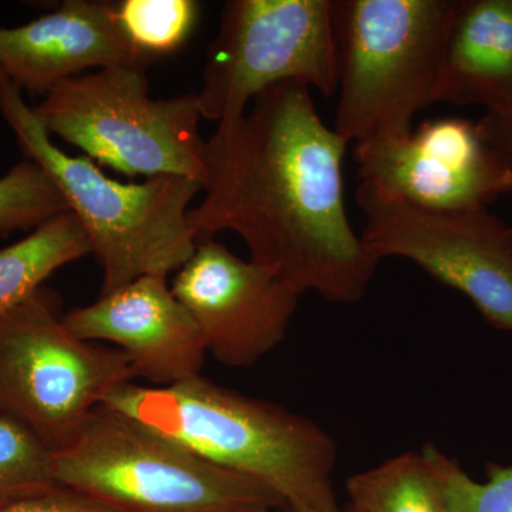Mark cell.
I'll list each match as a JSON object with an SVG mask.
<instances>
[{
  "instance_id": "1",
  "label": "cell",
  "mask_w": 512,
  "mask_h": 512,
  "mask_svg": "<svg viewBox=\"0 0 512 512\" xmlns=\"http://www.w3.org/2000/svg\"><path fill=\"white\" fill-rule=\"evenodd\" d=\"M349 141L320 119L311 89L285 82L205 144L204 200L188 212L195 242L221 231L299 295L335 303L366 295L380 259L350 225L343 158Z\"/></svg>"
},
{
  "instance_id": "2",
  "label": "cell",
  "mask_w": 512,
  "mask_h": 512,
  "mask_svg": "<svg viewBox=\"0 0 512 512\" xmlns=\"http://www.w3.org/2000/svg\"><path fill=\"white\" fill-rule=\"evenodd\" d=\"M101 406L225 470L266 485L301 512H340L335 441L319 424L202 376L168 387L130 382Z\"/></svg>"
},
{
  "instance_id": "3",
  "label": "cell",
  "mask_w": 512,
  "mask_h": 512,
  "mask_svg": "<svg viewBox=\"0 0 512 512\" xmlns=\"http://www.w3.org/2000/svg\"><path fill=\"white\" fill-rule=\"evenodd\" d=\"M0 113L25 158L49 174L76 215L103 269L100 296L148 275L178 271L197 249L188 222L200 181L157 175L140 184L107 177L89 157H72L53 143L32 107L0 70Z\"/></svg>"
},
{
  "instance_id": "4",
  "label": "cell",
  "mask_w": 512,
  "mask_h": 512,
  "mask_svg": "<svg viewBox=\"0 0 512 512\" xmlns=\"http://www.w3.org/2000/svg\"><path fill=\"white\" fill-rule=\"evenodd\" d=\"M460 0H332L338 53L335 131L349 143L403 137L443 96Z\"/></svg>"
},
{
  "instance_id": "5",
  "label": "cell",
  "mask_w": 512,
  "mask_h": 512,
  "mask_svg": "<svg viewBox=\"0 0 512 512\" xmlns=\"http://www.w3.org/2000/svg\"><path fill=\"white\" fill-rule=\"evenodd\" d=\"M53 476L114 512H272L285 505L266 485L103 406L53 453Z\"/></svg>"
},
{
  "instance_id": "6",
  "label": "cell",
  "mask_w": 512,
  "mask_h": 512,
  "mask_svg": "<svg viewBox=\"0 0 512 512\" xmlns=\"http://www.w3.org/2000/svg\"><path fill=\"white\" fill-rule=\"evenodd\" d=\"M47 133L97 163L136 177L207 178L197 94L153 99L146 67L111 66L69 77L32 107Z\"/></svg>"
},
{
  "instance_id": "7",
  "label": "cell",
  "mask_w": 512,
  "mask_h": 512,
  "mask_svg": "<svg viewBox=\"0 0 512 512\" xmlns=\"http://www.w3.org/2000/svg\"><path fill=\"white\" fill-rule=\"evenodd\" d=\"M130 360L73 335L55 292L40 288L0 316V416L56 453L107 396L134 382Z\"/></svg>"
},
{
  "instance_id": "8",
  "label": "cell",
  "mask_w": 512,
  "mask_h": 512,
  "mask_svg": "<svg viewBox=\"0 0 512 512\" xmlns=\"http://www.w3.org/2000/svg\"><path fill=\"white\" fill-rule=\"evenodd\" d=\"M338 92L332 0H229L208 47L197 93L201 117L229 126L279 83Z\"/></svg>"
},
{
  "instance_id": "9",
  "label": "cell",
  "mask_w": 512,
  "mask_h": 512,
  "mask_svg": "<svg viewBox=\"0 0 512 512\" xmlns=\"http://www.w3.org/2000/svg\"><path fill=\"white\" fill-rule=\"evenodd\" d=\"M356 201L365 218L360 237L380 261L409 259L466 295L493 328L512 333V225L488 208L417 207L366 181Z\"/></svg>"
},
{
  "instance_id": "10",
  "label": "cell",
  "mask_w": 512,
  "mask_h": 512,
  "mask_svg": "<svg viewBox=\"0 0 512 512\" xmlns=\"http://www.w3.org/2000/svg\"><path fill=\"white\" fill-rule=\"evenodd\" d=\"M360 180L417 207L487 208L512 191V161L478 133L477 123L443 117L403 137L356 144Z\"/></svg>"
},
{
  "instance_id": "11",
  "label": "cell",
  "mask_w": 512,
  "mask_h": 512,
  "mask_svg": "<svg viewBox=\"0 0 512 512\" xmlns=\"http://www.w3.org/2000/svg\"><path fill=\"white\" fill-rule=\"evenodd\" d=\"M171 291L197 323L207 352L231 367L254 366L278 348L302 296L215 239L197 245Z\"/></svg>"
},
{
  "instance_id": "12",
  "label": "cell",
  "mask_w": 512,
  "mask_h": 512,
  "mask_svg": "<svg viewBox=\"0 0 512 512\" xmlns=\"http://www.w3.org/2000/svg\"><path fill=\"white\" fill-rule=\"evenodd\" d=\"M63 322L77 338L113 343L130 360L136 379L148 386H174L201 376L208 353L167 276L138 278L92 305L72 309Z\"/></svg>"
},
{
  "instance_id": "13",
  "label": "cell",
  "mask_w": 512,
  "mask_h": 512,
  "mask_svg": "<svg viewBox=\"0 0 512 512\" xmlns=\"http://www.w3.org/2000/svg\"><path fill=\"white\" fill-rule=\"evenodd\" d=\"M148 63L130 42L117 3L69 0L18 28H0V70L32 96L89 69Z\"/></svg>"
},
{
  "instance_id": "14",
  "label": "cell",
  "mask_w": 512,
  "mask_h": 512,
  "mask_svg": "<svg viewBox=\"0 0 512 512\" xmlns=\"http://www.w3.org/2000/svg\"><path fill=\"white\" fill-rule=\"evenodd\" d=\"M441 101L512 111V0H460L448 35Z\"/></svg>"
},
{
  "instance_id": "15",
  "label": "cell",
  "mask_w": 512,
  "mask_h": 512,
  "mask_svg": "<svg viewBox=\"0 0 512 512\" xmlns=\"http://www.w3.org/2000/svg\"><path fill=\"white\" fill-rule=\"evenodd\" d=\"M89 254H93L89 238L70 211L0 249V316L43 288L57 269Z\"/></svg>"
},
{
  "instance_id": "16",
  "label": "cell",
  "mask_w": 512,
  "mask_h": 512,
  "mask_svg": "<svg viewBox=\"0 0 512 512\" xmlns=\"http://www.w3.org/2000/svg\"><path fill=\"white\" fill-rule=\"evenodd\" d=\"M346 490L352 512H446L439 474L424 450L355 474Z\"/></svg>"
},
{
  "instance_id": "17",
  "label": "cell",
  "mask_w": 512,
  "mask_h": 512,
  "mask_svg": "<svg viewBox=\"0 0 512 512\" xmlns=\"http://www.w3.org/2000/svg\"><path fill=\"white\" fill-rule=\"evenodd\" d=\"M117 15L137 52L153 63L184 45L197 22L198 5L191 0H124L117 3Z\"/></svg>"
},
{
  "instance_id": "18",
  "label": "cell",
  "mask_w": 512,
  "mask_h": 512,
  "mask_svg": "<svg viewBox=\"0 0 512 512\" xmlns=\"http://www.w3.org/2000/svg\"><path fill=\"white\" fill-rule=\"evenodd\" d=\"M66 211L59 188L35 161L23 158L0 178V237L35 231Z\"/></svg>"
},
{
  "instance_id": "19",
  "label": "cell",
  "mask_w": 512,
  "mask_h": 512,
  "mask_svg": "<svg viewBox=\"0 0 512 512\" xmlns=\"http://www.w3.org/2000/svg\"><path fill=\"white\" fill-rule=\"evenodd\" d=\"M56 484L52 451L18 423L0 416V507Z\"/></svg>"
},
{
  "instance_id": "20",
  "label": "cell",
  "mask_w": 512,
  "mask_h": 512,
  "mask_svg": "<svg viewBox=\"0 0 512 512\" xmlns=\"http://www.w3.org/2000/svg\"><path fill=\"white\" fill-rule=\"evenodd\" d=\"M423 450L439 474L446 512H512V466L490 463L488 480L477 483L433 444Z\"/></svg>"
},
{
  "instance_id": "21",
  "label": "cell",
  "mask_w": 512,
  "mask_h": 512,
  "mask_svg": "<svg viewBox=\"0 0 512 512\" xmlns=\"http://www.w3.org/2000/svg\"><path fill=\"white\" fill-rule=\"evenodd\" d=\"M0 512H114L70 488L56 484L2 505Z\"/></svg>"
},
{
  "instance_id": "22",
  "label": "cell",
  "mask_w": 512,
  "mask_h": 512,
  "mask_svg": "<svg viewBox=\"0 0 512 512\" xmlns=\"http://www.w3.org/2000/svg\"><path fill=\"white\" fill-rule=\"evenodd\" d=\"M478 133L490 146L512 161V111L510 113H485L477 121Z\"/></svg>"
},
{
  "instance_id": "23",
  "label": "cell",
  "mask_w": 512,
  "mask_h": 512,
  "mask_svg": "<svg viewBox=\"0 0 512 512\" xmlns=\"http://www.w3.org/2000/svg\"><path fill=\"white\" fill-rule=\"evenodd\" d=\"M276 512H301V511L295 510V508L289 507V505H282V507L279 508V510H276ZM340 512H352V510H350L349 507H345Z\"/></svg>"
}]
</instances>
